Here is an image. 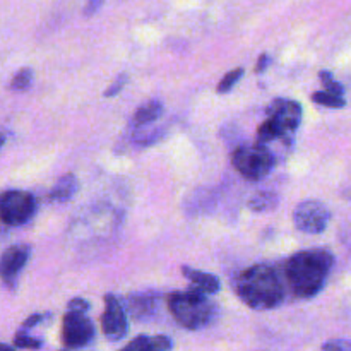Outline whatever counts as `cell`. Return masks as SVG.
<instances>
[{"instance_id": "5", "label": "cell", "mask_w": 351, "mask_h": 351, "mask_svg": "<svg viewBox=\"0 0 351 351\" xmlns=\"http://www.w3.org/2000/svg\"><path fill=\"white\" fill-rule=\"evenodd\" d=\"M36 211V201L29 192L5 191L0 194V221L9 226H21L29 221Z\"/></svg>"}, {"instance_id": "19", "label": "cell", "mask_w": 351, "mask_h": 351, "mask_svg": "<svg viewBox=\"0 0 351 351\" xmlns=\"http://www.w3.org/2000/svg\"><path fill=\"white\" fill-rule=\"evenodd\" d=\"M14 346L16 348H26V350H40L43 346V341L36 338H31L24 331H19L14 338Z\"/></svg>"}, {"instance_id": "7", "label": "cell", "mask_w": 351, "mask_h": 351, "mask_svg": "<svg viewBox=\"0 0 351 351\" xmlns=\"http://www.w3.org/2000/svg\"><path fill=\"white\" fill-rule=\"evenodd\" d=\"M329 211L322 202L304 201L295 208L293 223L304 233H322L329 223Z\"/></svg>"}, {"instance_id": "6", "label": "cell", "mask_w": 351, "mask_h": 351, "mask_svg": "<svg viewBox=\"0 0 351 351\" xmlns=\"http://www.w3.org/2000/svg\"><path fill=\"white\" fill-rule=\"evenodd\" d=\"M95 338V326L89 321L86 312L71 311L65 314L62 326V341L67 348H82L88 346Z\"/></svg>"}, {"instance_id": "29", "label": "cell", "mask_w": 351, "mask_h": 351, "mask_svg": "<svg viewBox=\"0 0 351 351\" xmlns=\"http://www.w3.org/2000/svg\"><path fill=\"white\" fill-rule=\"evenodd\" d=\"M3 143H5V134L0 132V147L3 146Z\"/></svg>"}, {"instance_id": "3", "label": "cell", "mask_w": 351, "mask_h": 351, "mask_svg": "<svg viewBox=\"0 0 351 351\" xmlns=\"http://www.w3.org/2000/svg\"><path fill=\"white\" fill-rule=\"evenodd\" d=\"M168 308L178 324L192 331L204 328L213 317L211 302L201 290H189L170 295Z\"/></svg>"}, {"instance_id": "17", "label": "cell", "mask_w": 351, "mask_h": 351, "mask_svg": "<svg viewBox=\"0 0 351 351\" xmlns=\"http://www.w3.org/2000/svg\"><path fill=\"white\" fill-rule=\"evenodd\" d=\"M312 99H314L317 105L329 106V108H341V106H345V99H343V96L332 95V93L329 91L314 93V95H312Z\"/></svg>"}, {"instance_id": "27", "label": "cell", "mask_w": 351, "mask_h": 351, "mask_svg": "<svg viewBox=\"0 0 351 351\" xmlns=\"http://www.w3.org/2000/svg\"><path fill=\"white\" fill-rule=\"evenodd\" d=\"M267 62H269V57H267L266 53H263V55H261V58H259V60H257V67H256V72H264V71H266V67H267Z\"/></svg>"}, {"instance_id": "10", "label": "cell", "mask_w": 351, "mask_h": 351, "mask_svg": "<svg viewBox=\"0 0 351 351\" xmlns=\"http://www.w3.org/2000/svg\"><path fill=\"white\" fill-rule=\"evenodd\" d=\"M271 117L278 122L283 136L295 132L300 123V115L302 108L298 103L295 101H287V99H276V101L271 105L269 108Z\"/></svg>"}, {"instance_id": "22", "label": "cell", "mask_w": 351, "mask_h": 351, "mask_svg": "<svg viewBox=\"0 0 351 351\" xmlns=\"http://www.w3.org/2000/svg\"><path fill=\"white\" fill-rule=\"evenodd\" d=\"M127 79H129V75H127V74H120L119 77L115 79V82H113V84L110 86V88L105 91L106 98H112V96L119 95V93L123 89V86L127 84Z\"/></svg>"}, {"instance_id": "14", "label": "cell", "mask_w": 351, "mask_h": 351, "mask_svg": "<svg viewBox=\"0 0 351 351\" xmlns=\"http://www.w3.org/2000/svg\"><path fill=\"white\" fill-rule=\"evenodd\" d=\"M278 202H280V197L276 192L261 191L249 199V209L254 213H267L276 209Z\"/></svg>"}, {"instance_id": "23", "label": "cell", "mask_w": 351, "mask_h": 351, "mask_svg": "<svg viewBox=\"0 0 351 351\" xmlns=\"http://www.w3.org/2000/svg\"><path fill=\"white\" fill-rule=\"evenodd\" d=\"M322 351H351V341L348 339H335L322 346Z\"/></svg>"}, {"instance_id": "11", "label": "cell", "mask_w": 351, "mask_h": 351, "mask_svg": "<svg viewBox=\"0 0 351 351\" xmlns=\"http://www.w3.org/2000/svg\"><path fill=\"white\" fill-rule=\"evenodd\" d=\"M173 343L167 336H137L120 351H170Z\"/></svg>"}, {"instance_id": "18", "label": "cell", "mask_w": 351, "mask_h": 351, "mask_svg": "<svg viewBox=\"0 0 351 351\" xmlns=\"http://www.w3.org/2000/svg\"><path fill=\"white\" fill-rule=\"evenodd\" d=\"M31 82H33V71L24 67L12 77V81H10V89H14V91H24V89L29 88Z\"/></svg>"}, {"instance_id": "12", "label": "cell", "mask_w": 351, "mask_h": 351, "mask_svg": "<svg viewBox=\"0 0 351 351\" xmlns=\"http://www.w3.org/2000/svg\"><path fill=\"white\" fill-rule=\"evenodd\" d=\"M182 271H184V276L187 278L189 281H192L197 290L204 291L206 295H213L216 293V291H219L218 278L211 276V274L208 273H202V271L191 269V267H182Z\"/></svg>"}, {"instance_id": "20", "label": "cell", "mask_w": 351, "mask_h": 351, "mask_svg": "<svg viewBox=\"0 0 351 351\" xmlns=\"http://www.w3.org/2000/svg\"><path fill=\"white\" fill-rule=\"evenodd\" d=\"M242 75H243V69L242 67L233 69V71H230L228 74H226L225 77H223L221 81H219L218 93H228L230 89H232L233 86H235L237 82H239L240 79H242Z\"/></svg>"}, {"instance_id": "2", "label": "cell", "mask_w": 351, "mask_h": 351, "mask_svg": "<svg viewBox=\"0 0 351 351\" xmlns=\"http://www.w3.org/2000/svg\"><path fill=\"white\" fill-rule=\"evenodd\" d=\"M239 295L249 307L256 311L274 308L283 302V287L276 273L267 266H254L240 276Z\"/></svg>"}, {"instance_id": "21", "label": "cell", "mask_w": 351, "mask_h": 351, "mask_svg": "<svg viewBox=\"0 0 351 351\" xmlns=\"http://www.w3.org/2000/svg\"><path fill=\"white\" fill-rule=\"evenodd\" d=\"M319 77H321V82L324 84L326 91L332 93V95H338V96H343V93H345V88H343L339 82L335 81V77H332L331 72H326L322 71L321 74H319Z\"/></svg>"}, {"instance_id": "15", "label": "cell", "mask_w": 351, "mask_h": 351, "mask_svg": "<svg viewBox=\"0 0 351 351\" xmlns=\"http://www.w3.org/2000/svg\"><path fill=\"white\" fill-rule=\"evenodd\" d=\"M163 113V105L160 101H147L134 113L132 125L143 127L147 125V123L154 122V120L160 119V115Z\"/></svg>"}, {"instance_id": "28", "label": "cell", "mask_w": 351, "mask_h": 351, "mask_svg": "<svg viewBox=\"0 0 351 351\" xmlns=\"http://www.w3.org/2000/svg\"><path fill=\"white\" fill-rule=\"evenodd\" d=\"M0 351H16L12 348V346L9 345H3V343H0Z\"/></svg>"}, {"instance_id": "4", "label": "cell", "mask_w": 351, "mask_h": 351, "mask_svg": "<svg viewBox=\"0 0 351 351\" xmlns=\"http://www.w3.org/2000/svg\"><path fill=\"white\" fill-rule=\"evenodd\" d=\"M273 154L259 144V146L239 147L233 153V165L242 177L249 180H261L273 168Z\"/></svg>"}, {"instance_id": "8", "label": "cell", "mask_w": 351, "mask_h": 351, "mask_svg": "<svg viewBox=\"0 0 351 351\" xmlns=\"http://www.w3.org/2000/svg\"><path fill=\"white\" fill-rule=\"evenodd\" d=\"M101 328L110 341H119L127 335V317L122 305L113 295L105 297V312L101 315Z\"/></svg>"}, {"instance_id": "13", "label": "cell", "mask_w": 351, "mask_h": 351, "mask_svg": "<svg viewBox=\"0 0 351 351\" xmlns=\"http://www.w3.org/2000/svg\"><path fill=\"white\" fill-rule=\"evenodd\" d=\"M77 187H79V182L74 175L72 173L64 175L62 178H58L57 184H55L53 189H51L50 199L51 201H57V202L69 201V199H71L72 195L77 192Z\"/></svg>"}, {"instance_id": "25", "label": "cell", "mask_w": 351, "mask_h": 351, "mask_svg": "<svg viewBox=\"0 0 351 351\" xmlns=\"http://www.w3.org/2000/svg\"><path fill=\"white\" fill-rule=\"evenodd\" d=\"M69 308L71 311H82V312H88L89 308V304L86 300H82V298H74V300L69 304Z\"/></svg>"}, {"instance_id": "16", "label": "cell", "mask_w": 351, "mask_h": 351, "mask_svg": "<svg viewBox=\"0 0 351 351\" xmlns=\"http://www.w3.org/2000/svg\"><path fill=\"white\" fill-rule=\"evenodd\" d=\"M278 137H283V132H281L276 120H274L273 117H269V119L259 127V130H257V141H259L261 144H266L269 143V141L278 139Z\"/></svg>"}, {"instance_id": "26", "label": "cell", "mask_w": 351, "mask_h": 351, "mask_svg": "<svg viewBox=\"0 0 351 351\" xmlns=\"http://www.w3.org/2000/svg\"><path fill=\"white\" fill-rule=\"evenodd\" d=\"M41 321H43V315H41V314H34V315H31L29 319H26V321H24V324H23V331H26V329L34 328V326H36L38 322H41Z\"/></svg>"}, {"instance_id": "1", "label": "cell", "mask_w": 351, "mask_h": 351, "mask_svg": "<svg viewBox=\"0 0 351 351\" xmlns=\"http://www.w3.org/2000/svg\"><path fill=\"white\" fill-rule=\"evenodd\" d=\"M331 266L332 256L326 250H305L295 254L287 264L288 283L298 297H314L324 287Z\"/></svg>"}, {"instance_id": "9", "label": "cell", "mask_w": 351, "mask_h": 351, "mask_svg": "<svg viewBox=\"0 0 351 351\" xmlns=\"http://www.w3.org/2000/svg\"><path fill=\"white\" fill-rule=\"evenodd\" d=\"M29 257V247L14 245L7 249L0 257V278L3 283L12 285L16 281L17 274L21 273Z\"/></svg>"}, {"instance_id": "24", "label": "cell", "mask_w": 351, "mask_h": 351, "mask_svg": "<svg viewBox=\"0 0 351 351\" xmlns=\"http://www.w3.org/2000/svg\"><path fill=\"white\" fill-rule=\"evenodd\" d=\"M101 5H103V0H88L84 7V16H93L95 12H98V9Z\"/></svg>"}]
</instances>
